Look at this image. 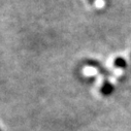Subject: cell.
I'll list each match as a JSON object with an SVG mask.
<instances>
[{"label":"cell","instance_id":"1","mask_svg":"<svg viewBox=\"0 0 131 131\" xmlns=\"http://www.w3.org/2000/svg\"><path fill=\"white\" fill-rule=\"evenodd\" d=\"M86 64L89 65V66H91V67H93V68H95V69H97L103 77H106L107 78V77H111L112 75V72L110 70H107L106 68H104L102 65L99 62H98V61H96V60H93V59L87 60L86 61Z\"/></svg>","mask_w":131,"mask_h":131},{"label":"cell","instance_id":"2","mask_svg":"<svg viewBox=\"0 0 131 131\" xmlns=\"http://www.w3.org/2000/svg\"><path fill=\"white\" fill-rule=\"evenodd\" d=\"M114 91V86L107 81V80H104L103 81V84H102V87L100 89V92L102 95H105V96H108L113 93Z\"/></svg>","mask_w":131,"mask_h":131},{"label":"cell","instance_id":"3","mask_svg":"<svg viewBox=\"0 0 131 131\" xmlns=\"http://www.w3.org/2000/svg\"><path fill=\"white\" fill-rule=\"evenodd\" d=\"M114 65H115L116 67H118V68H122V69H124V68H126V66H127V62H126V60H125L124 58L118 57V58L115 59V61H114Z\"/></svg>","mask_w":131,"mask_h":131},{"label":"cell","instance_id":"4","mask_svg":"<svg viewBox=\"0 0 131 131\" xmlns=\"http://www.w3.org/2000/svg\"><path fill=\"white\" fill-rule=\"evenodd\" d=\"M94 1H95V0H89V2H90V4H94Z\"/></svg>","mask_w":131,"mask_h":131}]
</instances>
